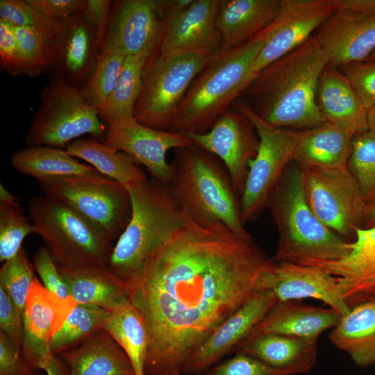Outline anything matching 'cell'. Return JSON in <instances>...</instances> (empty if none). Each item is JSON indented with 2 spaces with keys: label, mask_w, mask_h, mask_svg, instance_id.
I'll return each instance as SVG.
<instances>
[{
  "label": "cell",
  "mask_w": 375,
  "mask_h": 375,
  "mask_svg": "<svg viewBox=\"0 0 375 375\" xmlns=\"http://www.w3.org/2000/svg\"><path fill=\"white\" fill-rule=\"evenodd\" d=\"M248 233L191 222L176 233L131 291L149 335L145 375L182 374L210 335L258 289L272 264Z\"/></svg>",
  "instance_id": "obj_1"
},
{
  "label": "cell",
  "mask_w": 375,
  "mask_h": 375,
  "mask_svg": "<svg viewBox=\"0 0 375 375\" xmlns=\"http://www.w3.org/2000/svg\"><path fill=\"white\" fill-rule=\"evenodd\" d=\"M328 58L316 35L274 61L254 78L242 94L263 121L280 128L303 131L326 123L316 100Z\"/></svg>",
  "instance_id": "obj_2"
},
{
  "label": "cell",
  "mask_w": 375,
  "mask_h": 375,
  "mask_svg": "<svg viewBox=\"0 0 375 375\" xmlns=\"http://www.w3.org/2000/svg\"><path fill=\"white\" fill-rule=\"evenodd\" d=\"M126 186L131 216L115 244L108 267L132 291L170 238L192 222L167 184L151 177Z\"/></svg>",
  "instance_id": "obj_3"
},
{
  "label": "cell",
  "mask_w": 375,
  "mask_h": 375,
  "mask_svg": "<svg viewBox=\"0 0 375 375\" xmlns=\"http://www.w3.org/2000/svg\"><path fill=\"white\" fill-rule=\"evenodd\" d=\"M267 208L278 233L273 261L316 266L349 252L350 242L324 225L310 209L301 168L295 162L285 169Z\"/></svg>",
  "instance_id": "obj_4"
},
{
  "label": "cell",
  "mask_w": 375,
  "mask_h": 375,
  "mask_svg": "<svg viewBox=\"0 0 375 375\" xmlns=\"http://www.w3.org/2000/svg\"><path fill=\"white\" fill-rule=\"evenodd\" d=\"M167 186L194 224L222 223L240 235L249 232L241 219L240 198L228 172L215 155L191 145L176 149Z\"/></svg>",
  "instance_id": "obj_5"
},
{
  "label": "cell",
  "mask_w": 375,
  "mask_h": 375,
  "mask_svg": "<svg viewBox=\"0 0 375 375\" xmlns=\"http://www.w3.org/2000/svg\"><path fill=\"white\" fill-rule=\"evenodd\" d=\"M266 35L265 28L247 43L213 56L188 90L169 131H208L251 82L252 65Z\"/></svg>",
  "instance_id": "obj_6"
},
{
  "label": "cell",
  "mask_w": 375,
  "mask_h": 375,
  "mask_svg": "<svg viewBox=\"0 0 375 375\" xmlns=\"http://www.w3.org/2000/svg\"><path fill=\"white\" fill-rule=\"evenodd\" d=\"M28 211L34 233L41 238L58 265L108 266L115 243L72 208L43 195L31 199Z\"/></svg>",
  "instance_id": "obj_7"
},
{
  "label": "cell",
  "mask_w": 375,
  "mask_h": 375,
  "mask_svg": "<svg viewBox=\"0 0 375 375\" xmlns=\"http://www.w3.org/2000/svg\"><path fill=\"white\" fill-rule=\"evenodd\" d=\"M212 57L195 52L162 53L156 48L144 69L134 118L146 126L169 131L188 90Z\"/></svg>",
  "instance_id": "obj_8"
},
{
  "label": "cell",
  "mask_w": 375,
  "mask_h": 375,
  "mask_svg": "<svg viewBox=\"0 0 375 375\" xmlns=\"http://www.w3.org/2000/svg\"><path fill=\"white\" fill-rule=\"evenodd\" d=\"M40 106L25 138L28 147H66L83 135L103 142L107 126L79 88L54 76L40 92Z\"/></svg>",
  "instance_id": "obj_9"
},
{
  "label": "cell",
  "mask_w": 375,
  "mask_h": 375,
  "mask_svg": "<svg viewBox=\"0 0 375 375\" xmlns=\"http://www.w3.org/2000/svg\"><path fill=\"white\" fill-rule=\"evenodd\" d=\"M233 106L252 123L259 139L240 197L241 219L245 224L257 219L267 208L285 169L293 162L301 131L269 124L252 110L243 97H239Z\"/></svg>",
  "instance_id": "obj_10"
},
{
  "label": "cell",
  "mask_w": 375,
  "mask_h": 375,
  "mask_svg": "<svg viewBox=\"0 0 375 375\" xmlns=\"http://www.w3.org/2000/svg\"><path fill=\"white\" fill-rule=\"evenodd\" d=\"M44 195L77 211L116 242L131 216L127 187L106 176H70L39 181Z\"/></svg>",
  "instance_id": "obj_11"
},
{
  "label": "cell",
  "mask_w": 375,
  "mask_h": 375,
  "mask_svg": "<svg viewBox=\"0 0 375 375\" xmlns=\"http://www.w3.org/2000/svg\"><path fill=\"white\" fill-rule=\"evenodd\" d=\"M301 167V166H300ZM306 201L319 221L348 242L362 228L366 206L347 167H301Z\"/></svg>",
  "instance_id": "obj_12"
},
{
  "label": "cell",
  "mask_w": 375,
  "mask_h": 375,
  "mask_svg": "<svg viewBox=\"0 0 375 375\" xmlns=\"http://www.w3.org/2000/svg\"><path fill=\"white\" fill-rule=\"evenodd\" d=\"M335 10L334 0H281L252 65L251 82L267 65L305 43Z\"/></svg>",
  "instance_id": "obj_13"
},
{
  "label": "cell",
  "mask_w": 375,
  "mask_h": 375,
  "mask_svg": "<svg viewBox=\"0 0 375 375\" xmlns=\"http://www.w3.org/2000/svg\"><path fill=\"white\" fill-rule=\"evenodd\" d=\"M193 145L218 158L227 169L233 188L242 194L248 165L256 156L259 139L249 119L232 106L203 133H188Z\"/></svg>",
  "instance_id": "obj_14"
},
{
  "label": "cell",
  "mask_w": 375,
  "mask_h": 375,
  "mask_svg": "<svg viewBox=\"0 0 375 375\" xmlns=\"http://www.w3.org/2000/svg\"><path fill=\"white\" fill-rule=\"evenodd\" d=\"M106 126L103 142L127 154L144 165L152 178L165 184L172 174L171 165L167 161V151L192 145L186 133L154 129L134 117L112 122Z\"/></svg>",
  "instance_id": "obj_15"
},
{
  "label": "cell",
  "mask_w": 375,
  "mask_h": 375,
  "mask_svg": "<svg viewBox=\"0 0 375 375\" xmlns=\"http://www.w3.org/2000/svg\"><path fill=\"white\" fill-rule=\"evenodd\" d=\"M76 303L49 292L35 277L24 306L22 351L35 370H44L53 354L51 340Z\"/></svg>",
  "instance_id": "obj_16"
},
{
  "label": "cell",
  "mask_w": 375,
  "mask_h": 375,
  "mask_svg": "<svg viewBox=\"0 0 375 375\" xmlns=\"http://www.w3.org/2000/svg\"><path fill=\"white\" fill-rule=\"evenodd\" d=\"M163 0H118L112 3L104 48L126 56L153 52L163 29Z\"/></svg>",
  "instance_id": "obj_17"
},
{
  "label": "cell",
  "mask_w": 375,
  "mask_h": 375,
  "mask_svg": "<svg viewBox=\"0 0 375 375\" xmlns=\"http://www.w3.org/2000/svg\"><path fill=\"white\" fill-rule=\"evenodd\" d=\"M277 302L272 292L258 289L203 342L186 363L182 374L198 375L234 351Z\"/></svg>",
  "instance_id": "obj_18"
},
{
  "label": "cell",
  "mask_w": 375,
  "mask_h": 375,
  "mask_svg": "<svg viewBox=\"0 0 375 375\" xmlns=\"http://www.w3.org/2000/svg\"><path fill=\"white\" fill-rule=\"evenodd\" d=\"M258 289L272 292L278 301L319 300L341 316L351 309L334 276L317 266L273 262L260 277Z\"/></svg>",
  "instance_id": "obj_19"
},
{
  "label": "cell",
  "mask_w": 375,
  "mask_h": 375,
  "mask_svg": "<svg viewBox=\"0 0 375 375\" xmlns=\"http://www.w3.org/2000/svg\"><path fill=\"white\" fill-rule=\"evenodd\" d=\"M219 1L193 0L183 9L165 10L158 49L162 53L195 52L211 56L220 53L222 41L216 28Z\"/></svg>",
  "instance_id": "obj_20"
},
{
  "label": "cell",
  "mask_w": 375,
  "mask_h": 375,
  "mask_svg": "<svg viewBox=\"0 0 375 375\" xmlns=\"http://www.w3.org/2000/svg\"><path fill=\"white\" fill-rule=\"evenodd\" d=\"M316 37L327 56L328 66L338 68L366 60L375 51V13L336 8Z\"/></svg>",
  "instance_id": "obj_21"
},
{
  "label": "cell",
  "mask_w": 375,
  "mask_h": 375,
  "mask_svg": "<svg viewBox=\"0 0 375 375\" xmlns=\"http://www.w3.org/2000/svg\"><path fill=\"white\" fill-rule=\"evenodd\" d=\"M52 46L50 69L56 76L80 88L91 76L101 51L95 30L83 12L62 22Z\"/></svg>",
  "instance_id": "obj_22"
},
{
  "label": "cell",
  "mask_w": 375,
  "mask_h": 375,
  "mask_svg": "<svg viewBox=\"0 0 375 375\" xmlns=\"http://www.w3.org/2000/svg\"><path fill=\"white\" fill-rule=\"evenodd\" d=\"M316 266L335 277L350 308L375 297V226L358 229L345 256Z\"/></svg>",
  "instance_id": "obj_23"
},
{
  "label": "cell",
  "mask_w": 375,
  "mask_h": 375,
  "mask_svg": "<svg viewBox=\"0 0 375 375\" xmlns=\"http://www.w3.org/2000/svg\"><path fill=\"white\" fill-rule=\"evenodd\" d=\"M340 317L331 308L315 307L297 300L278 301L241 344L265 335L318 340Z\"/></svg>",
  "instance_id": "obj_24"
},
{
  "label": "cell",
  "mask_w": 375,
  "mask_h": 375,
  "mask_svg": "<svg viewBox=\"0 0 375 375\" xmlns=\"http://www.w3.org/2000/svg\"><path fill=\"white\" fill-rule=\"evenodd\" d=\"M281 0H220L216 28L221 52L237 48L265 29L274 20Z\"/></svg>",
  "instance_id": "obj_25"
},
{
  "label": "cell",
  "mask_w": 375,
  "mask_h": 375,
  "mask_svg": "<svg viewBox=\"0 0 375 375\" xmlns=\"http://www.w3.org/2000/svg\"><path fill=\"white\" fill-rule=\"evenodd\" d=\"M318 109L326 122L353 134L369 130L367 110L347 78L337 67L326 66L319 80Z\"/></svg>",
  "instance_id": "obj_26"
},
{
  "label": "cell",
  "mask_w": 375,
  "mask_h": 375,
  "mask_svg": "<svg viewBox=\"0 0 375 375\" xmlns=\"http://www.w3.org/2000/svg\"><path fill=\"white\" fill-rule=\"evenodd\" d=\"M317 340L265 335L240 344L234 352L288 375L302 374L310 372L317 362Z\"/></svg>",
  "instance_id": "obj_27"
},
{
  "label": "cell",
  "mask_w": 375,
  "mask_h": 375,
  "mask_svg": "<svg viewBox=\"0 0 375 375\" xmlns=\"http://www.w3.org/2000/svg\"><path fill=\"white\" fill-rule=\"evenodd\" d=\"M58 356L69 375H135L127 356L104 329Z\"/></svg>",
  "instance_id": "obj_28"
},
{
  "label": "cell",
  "mask_w": 375,
  "mask_h": 375,
  "mask_svg": "<svg viewBox=\"0 0 375 375\" xmlns=\"http://www.w3.org/2000/svg\"><path fill=\"white\" fill-rule=\"evenodd\" d=\"M57 266L76 304L94 306L110 312L130 301L131 290L108 266L87 268Z\"/></svg>",
  "instance_id": "obj_29"
},
{
  "label": "cell",
  "mask_w": 375,
  "mask_h": 375,
  "mask_svg": "<svg viewBox=\"0 0 375 375\" xmlns=\"http://www.w3.org/2000/svg\"><path fill=\"white\" fill-rule=\"evenodd\" d=\"M332 344L347 353L356 365H375V297L351 308L329 333Z\"/></svg>",
  "instance_id": "obj_30"
},
{
  "label": "cell",
  "mask_w": 375,
  "mask_h": 375,
  "mask_svg": "<svg viewBox=\"0 0 375 375\" xmlns=\"http://www.w3.org/2000/svg\"><path fill=\"white\" fill-rule=\"evenodd\" d=\"M354 135L328 122L301 131L293 162L301 167H347Z\"/></svg>",
  "instance_id": "obj_31"
},
{
  "label": "cell",
  "mask_w": 375,
  "mask_h": 375,
  "mask_svg": "<svg viewBox=\"0 0 375 375\" xmlns=\"http://www.w3.org/2000/svg\"><path fill=\"white\" fill-rule=\"evenodd\" d=\"M10 162L17 171L38 181L70 176H104L91 165L80 162L65 149L51 147L21 149L13 153Z\"/></svg>",
  "instance_id": "obj_32"
},
{
  "label": "cell",
  "mask_w": 375,
  "mask_h": 375,
  "mask_svg": "<svg viewBox=\"0 0 375 375\" xmlns=\"http://www.w3.org/2000/svg\"><path fill=\"white\" fill-rule=\"evenodd\" d=\"M103 329L124 351L135 375H145L149 335L143 317L131 301L110 311Z\"/></svg>",
  "instance_id": "obj_33"
},
{
  "label": "cell",
  "mask_w": 375,
  "mask_h": 375,
  "mask_svg": "<svg viewBox=\"0 0 375 375\" xmlns=\"http://www.w3.org/2000/svg\"><path fill=\"white\" fill-rule=\"evenodd\" d=\"M65 149L70 156L88 162L104 176L123 185L148 178L127 154L94 138L75 140Z\"/></svg>",
  "instance_id": "obj_34"
},
{
  "label": "cell",
  "mask_w": 375,
  "mask_h": 375,
  "mask_svg": "<svg viewBox=\"0 0 375 375\" xmlns=\"http://www.w3.org/2000/svg\"><path fill=\"white\" fill-rule=\"evenodd\" d=\"M153 52L127 56L124 61L117 85L103 106L97 110L101 120L112 122L134 117L145 65Z\"/></svg>",
  "instance_id": "obj_35"
},
{
  "label": "cell",
  "mask_w": 375,
  "mask_h": 375,
  "mask_svg": "<svg viewBox=\"0 0 375 375\" xmlns=\"http://www.w3.org/2000/svg\"><path fill=\"white\" fill-rule=\"evenodd\" d=\"M109 313L97 306L76 304L51 340L52 353L58 355L72 349L96 331L103 329Z\"/></svg>",
  "instance_id": "obj_36"
},
{
  "label": "cell",
  "mask_w": 375,
  "mask_h": 375,
  "mask_svg": "<svg viewBox=\"0 0 375 375\" xmlns=\"http://www.w3.org/2000/svg\"><path fill=\"white\" fill-rule=\"evenodd\" d=\"M126 57L115 49L106 48L100 51L91 76L79 88L88 105L97 110L104 105L117 85Z\"/></svg>",
  "instance_id": "obj_37"
},
{
  "label": "cell",
  "mask_w": 375,
  "mask_h": 375,
  "mask_svg": "<svg viewBox=\"0 0 375 375\" xmlns=\"http://www.w3.org/2000/svg\"><path fill=\"white\" fill-rule=\"evenodd\" d=\"M347 167L357 181L367 212L375 205V133L354 135Z\"/></svg>",
  "instance_id": "obj_38"
},
{
  "label": "cell",
  "mask_w": 375,
  "mask_h": 375,
  "mask_svg": "<svg viewBox=\"0 0 375 375\" xmlns=\"http://www.w3.org/2000/svg\"><path fill=\"white\" fill-rule=\"evenodd\" d=\"M0 19L13 26L33 28L51 44L56 38L62 22L48 16L33 0H1Z\"/></svg>",
  "instance_id": "obj_39"
},
{
  "label": "cell",
  "mask_w": 375,
  "mask_h": 375,
  "mask_svg": "<svg viewBox=\"0 0 375 375\" xmlns=\"http://www.w3.org/2000/svg\"><path fill=\"white\" fill-rule=\"evenodd\" d=\"M34 233L31 220L26 217L19 203L0 202V262L15 256L25 238Z\"/></svg>",
  "instance_id": "obj_40"
},
{
  "label": "cell",
  "mask_w": 375,
  "mask_h": 375,
  "mask_svg": "<svg viewBox=\"0 0 375 375\" xmlns=\"http://www.w3.org/2000/svg\"><path fill=\"white\" fill-rule=\"evenodd\" d=\"M33 270L34 266L23 247L15 256L4 262L0 269V288L22 315L28 293L35 277Z\"/></svg>",
  "instance_id": "obj_41"
},
{
  "label": "cell",
  "mask_w": 375,
  "mask_h": 375,
  "mask_svg": "<svg viewBox=\"0 0 375 375\" xmlns=\"http://www.w3.org/2000/svg\"><path fill=\"white\" fill-rule=\"evenodd\" d=\"M13 29L24 61L26 75L37 76L50 69L53 57L52 44L33 28L13 26Z\"/></svg>",
  "instance_id": "obj_42"
},
{
  "label": "cell",
  "mask_w": 375,
  "mask_h": 375,
  "mask_svg": "<svg viewBox=\"0 0 375 375\" xmlns=\"http://www.w3.org/2000/svg\"><path fill=\"white\" fill-rule=\"evenodd\" d=\"M367 110L375 106V60H366L339 67Z\"/></svg>",
  "instance_id": "obj_43"
},
{
  "label": "cell",
  "mask_w": 375,
  "mask_h": 375,
  "mask_svg": "<svg viewBox=\"0 0 375 375\" xmlns=\"http://www.w3.org/2000/svg\"><path fill=\"white\" fill-rule=\"evenodd\" d=\"M198 375H288L262 362L242 353L233 356Z\"/></svg>",
  "instance_id": "obj_44"
},
{
  "label": "cell",
  "mask_w": 375,
  "mask_h": 375,
  "mask_svg": "<svg viewBox=\"0 0 375 375\" xmlns=\"http://www.w3.org/2000/svg\"><path fill=\"white\" fill-rule=\"evenodd\" d=\"M33 266L49 292L64 299L71 297L56 262L45 247H39L35 253Z\"/></svg>",
  "instance_id": "obj_45"
},
{
  "label": "cell",
  "mask_w": 375,
  "mask_h": 375,
  "mask_svg": "<svg viewBox=\"0 0 375 375\" xmlns=\"http://www.w3.org/2000/svg\"><path fill=\"white\" fill-rule=\"evenodd\" d=\"M0 63L11 76L26 75L24 61L13 26L0 19Z\"/></svg>",
  "instance_id": "obj_46"
},
{
  "label": "cell",
  "mask_w": 375,
  "mask_h": 375,
  "mask_svg": "<svg viewBox=\"0 0 375 375\" xmlns=\"http://www.w3.org/2000/svg\"><path fill=\"white\" fill-rule=\"evenodd\" d=\"M0 375H36L35 370L9 338L0 331Z\"/></svg>",
  "instance_id": "obj_47"
},
{
  "label": "cell",
  "mask_w": 375,
  "mask_h": 375,
  "mask_svg": "<svg viewBox=\"0 0 375 375\" xmlns=\"http://www.w3.org/2000/svg\"><path fill=\"white\" fill-rule=\"evenodd\" d=\"M0 331L3 332L17 349L22 350V315L18 312L11 299L1 288Z\"/></svg>",
  "instance_id": "obj_48"
},
{
  "label": "cell",
  "mask_w": 375,
  "mask_h": 375,
  "mask_svg": "<svg viewBox=\"0 0 375 375\" xmlns=\"http://www.w3.org/2000/svg\"><path fill=\"white\" fill-rule=\"evenodd\" d=\"M112 3L110 0H86L83 11L85 19L95 30L101 51L104 48Z\"/></svg>",
  "instance_id": "obj_49"
},
{
  "label": "cell",
  "mask_w": 375,
  "mask_h": 375,
  "mask_svg": "<svg viewBox=\"0 0 375 375\" xmlns=\"http://www.w3.org/2000/svg\"><path fill=\"white\" fill-rule=\"evenodd\" d=\"M48 16L59 22L83 12L85 0H33Z\"/></svg>",
  "instance_id": "obj_50"
},
{
  "label": "cell",
  "mask_w": 375,
  "mask_h": 375,
  "mask_svg": "<svg viewBox=\"0 0 375 375\" xmlns=\"http://www.w3.org/2000/svg\"><path fill=\"white\" fill-rule=\"evenodd\" d=\"M336 8L360 13H375V0H334Z\"/></svg>",
  "instance_id": "obj_51"
},
{
  "label": "cell",
  "mask_w": 375,
  "mask_h": 375,
  "mask_svg": "<svg viewBox=\"0 0 375 375\" xmlns=\"http://www.w3.org/2000/svg\"><path fill=\"white\" fill-rule=\"evenodd\" d=\"M44 371L47 375H69L67 365L58 355H53Z\"/></svg>",
  "instance_id": "obj_52"
},
{
  "label": "cell",
  "mask_w": 375,
  "mask_h": 375,
  "mask_svg": "<svg viewBox=\"0 0 375 375\" xmlns=\"http://www.w3.org/2000/svg\"><path fill=\"white\" fill-rule=\"evenodd\" d=\"M19 199L12 195L2 184H0V202L19 203Z\"/></svg>",
  "instance_id": "obj_53"
},
{
  "label": "cell",
  "mask_w": 375,
  "mask_h": 375,
  "mask_svg": "<svg viewBox=\"0 0 375 375\" xmlns=\"http://www.w3.org/2000/svg\"><path fill=\"white\" fill-rule=\"evenodd\" d=\"M375 226V205L365 214L362 228H367Z\"/></svg>",
  "instance_id": "obj_54"
},
{
  "label": "cell",
  "mask_w": 375,
  "mask_h": 375,
  "mask_svg": "<svg viewBox=\"0 0 375 375\" xmlns=\"http://www.w3.org/2000/svg\"><path fill=\"white\" fill-rule=\"evenodd\" d=\"M367 122L369 130L375 133V106L367 110Z\"/></svg>",
  "instance_id": "obj_55"
},
{
  "label": "cell",
  "mask_w": 375,
  "mask_h": 375,
  "mask_svg": "<svg viewBox=\"0 0 375 375\" xmlns=\"http://www.w3.org/2000/svg\"><path fill=\"white\" fill-rule=\"evenodd\" d=\"M369 60H375V51L369 56Z\"/></svg>",
  "instance_id": "obj_56"
},
{
  "label": "cell",
  "mask_w": 375,
  "mask_h": 375,
  "mask_svg": "<svg viewBox=\"0 0 375 375\" xmlns=\"http://www.w3.org/2000/svg\"><path fill=\"white\" fill-rule=\"evenodd\" d=\"M172 375H183L182 374H172Z\"/></svg>",
  "instance_id": "obj_57"
}]
</instances>
